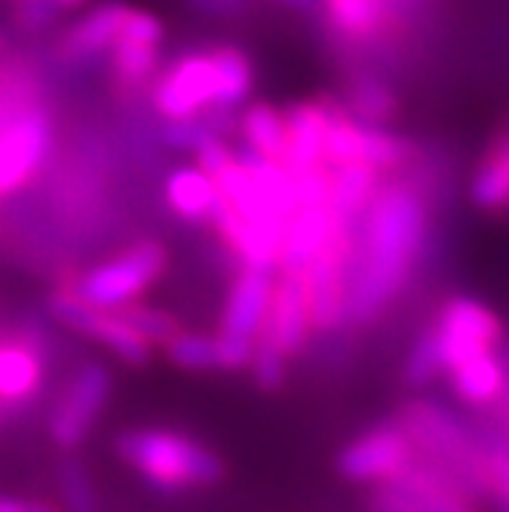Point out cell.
Masks as SVG:
<instances>
[{
	"label": "cell",
	"mask_w": 509,
	"mask_h": 512,
	"mask_svg": "<svg viewBox=\"0 0 509 512\" xmlns=\"http://www.w3.org/2000/svg\"><path fill=\"white\" fill-rule=\"evenodd\" d=\"M430 249V203L411 181L390 178L356 218L347 279V325L368 329L402 298Z\"/></svg>",
	"instance_id": "cell-1"
},
{
	"label": "cell",
	"mask_w": 509,
	"mask_h": 512,
	"mask_svg": "<svg viewBox=\"0 0 509 512\" xmlns=\"http://www.w3.org/2000/svg\"><path fill=\"white\" fill-rule=\"evenodd\" d=\"M56 142L37 71L25 59H0V200L37 178Z\"/></svg>",
	"instance_id": "cell-2"
},
{
	"label": "cell",
	"mask_w": 509,
	"mask_h": 512,
	"mask_svg": "<svg viewBox=\"0 0 509 512\" xmlns=\"http://www.w3.org/2000/svg\"><path fill=\"white\" fill-rule=\"evenodd\" d=\"M399 424L414 442V454L436 467L470 503L476 497H491L488 463L497 442L494 433H485L433 399H408L399 411Z\"/></svg>",
	"instance_id": "cell-3"
},
{
	"label": "cell",
	"mask_w": 509,
	"mask_h": 512,
	"mask_svg": "<svg viewBox=\"0 0 509 512\" xmlns=\"http://www.w3.org/2000/svg\"><path fill=\"white\" fill-rule=\"evenodd\" d=\"M117 457L166 494L188 488H212L227 476L224 460L197 439L172 430H126L114 442Z\"/></svg>",
	"instance_id": "cell-4"
},
{
	"label": "cell",
	"mask_w": 509,
	"mask_h": 512,
	"mask_svg": "<svg viewBox=\"0 0 509 512\" xmlns=\"http://www.w3.org/2000/svg\"><path fill=\"white\" fill-rule=\"evenodd\" d=\"M273 289H276V270L243 264L240 273L234 276V283L227 289L224 310H221L218 335H215L221 371H230V375L249 371L258 338L267 322Z\"/></svg>",
	"instance_id": "cell-5"
},
{
	"label": "cell",
	"mask_w": 509,
	"mask_h": 512,
	"mask_svg": "<svg viewBox=\"0 0 509 512\" xmlns=\"http://www.w3.org/2000/svg\"><path fill=\"white\" fill-rule=\"evenodd\" d=\"M166 270V246L157 240H138L123 252L89 267L77 279L74 289L102 310H123L142 298Z\"/></svg>",
	"instance_id": "cell-6"
},
{
	"label": "cell",
	"mask_w": 509,
	"mask_h": 512,
	"mask_svg": "<svg viewBox=\"0 0 509 512\" xmlns=\"http://www.w3.org/2000/svg\"><path fill=\"white\" fill-rule=\"evenodd\" d=\"M46 310H50L53 322H59L62 329L89 338L102 344L108 353H114L123 365L132 368H145L154 359V344L148 338L138 335L132 325L117 313V310H102L96 304H89L74 283H65L62 289H56L46 301Z\"/></svg>",
	"instance_id": "cell-7"
},
{
	"label": "cell",
	"mask_w": 509,
	"mask_h": 512,
	"mask_svg": "<svg viewBox=\"0 0 509 512\" xmlns=\"http://www.w3.org/2000/svg\"><path fill=\"white\" fill-rule=\"evenodd\" d=\"M148 99L160 120H197L215 111L221 99V74L212 46L163 65L148 89Z\"/></svg>",
	"instance_id": "cell-8"
},
{
	"label": "cell",
	"mask_w": 509,
	"mask_h": 512,
	"mask_svg": "<svg viewBox=\"0 0 509 512\" xmlns=\"http://www.w3.org/2000/svg\"><path fill=\"white\" fill-rule=\"evenodd\" d=\"M163 40L166 25L160 16L142 7H129L120 37L108 53L111 86L117 96L132 99L138 92H148L157 74L163 71Z\"/></svg>",
	"instance_id": "cell-9"
},
{
	"label": "cell",
	"mask_w": 509,
	"mask_h": 512,
	"mask_svg": "<svg viewBox=\"0 0 509 512\" xmlns=\"http://www.w3.org/2000/svg\"><path fill=\"white\" fill-rule=\"evenodd\" d=\"M114 393V378L105 362H83L71 371L53 411H50V439L65 454L77 451L89 433L96 430Z\"/></svg>",
	"instance_id": "cell-10"
},
{
	"label": "cell",
	"mask_w": 509,
	"mask_h": 512,
	"mask_svg": "<svg viewBox=\"0 0 509 512\" xmlns=\"http://www.w3.org/2000/svg\"><path fill=\"white\" fill-rule=\"evenodd\" d=\"M427 332L439 350L445 375L460 362H467L479 353H491L503 341V322L500 316L485 307L476 298L454 295L448 298L439 310L433 325H427Z\"/></svg>",
	"instance_id": "cell-11"
},
{
	"label": "cell",
	"mask_w": 509,
	"mask_h": 512,
	"mask_svg": "<svg viewBox=\"0 0 509 512\" xmlns=\"http://www.w3.org/2000/svg\"><path fill=\"white\" fill-rule=\"evenodd\" d=\"M411 460L414 442L396 417V421L378 424L347 442L335 457V470L353 485H381L396 479Z\"/></svg>",
	"instance_id": "cell-12"
},
{
	"label": "cell",
	"mask_w": 509,
	"mask_h": 512,
	"mask_svg": "<svg viewBox=\"0 0 509 512\" xmlns=\"http://www.w3.org/2000/svg\"><path fill=\"white\" fill-rule=\"evenodd\" d=\"M313 335H316V329H313L307 276L292 273V270H276L273 301H270L267 322H264V332L258 341L295 359L298 353H304V347L310 344Z\"/></svg>",
	"instance_id": "cell-13"
},
{
	"label": "cell",
	"mask_w": 509,
	"mask_h": 512,
	"mask_svg": "<svg viewBox=\"0 0 509 512\" xmlns=\"http://www.w3.org/2000/svg\"><path fill=\"white\" fill-rule=\"evenodd\" d=\"M129 4L123 0H102V4L80 13L71 25H65L56 37V59L62 65H89L96 59H108L114 40L120 37Z\"/></svg>",
	"instance_id": "cell-14"
},
{
	"label": "cell",
	"mask_w": 509,
	"mask_h": 512,
	"mask_svg": "<svg viewBox=\"0 0 509 512\" xmlns=\"http://www.w3.org/2000/svg\"><path fill=\"white\" fill-rule=\"evenodd\" d=\"M46 353L37 332H16L0 341V408H22L40 396Z\"/></svg>",
	"instance_id": "cell-15"
},
{
	"label": "cell",
	"mask_w": 509,
	"mask_h": 512,
	"mask_svg": "<svg viewBox=\"0 0 509 512\" xmlns=\"http://www.w3.org/2000/svg\"><path fill=\"white\" fill-rule=\"evenodd\" d=\"M338 102L329 99H316V102H298L286 108L289 120V157L286 169L295 178H304L316 169H326V138L329 126L335 117Z\"/></svg>",
	"instance_id": "cell-16"
},
{
	"label": "cell",
	"mask_w": 509,
	"mask_h": 512,
	"mask_svg": "<svg viewBox=\"0 0 509 512\" xmlns=\"http://www.w3.org/2000/svg\"><path fill=\"white\" fill-rule=\"evenodd\" d=\"M341 221H350V218L338 215L329 203L298 206V212L289 218V227H286L280 270L301 273L322 249L329 246V240L335 237V230L341 227Z\"/></svg>",
	"instance_id": "cell-17"
},
{
	"label": "cell",
	"mask_w": 509,
	"mask_h": 512,
	"mask_svg": "<svg viewBox=\"0 0 509 512\" xmlns=\"http://www.w3.org/2000/svg\"><path fill=\"white\" fill-rule=\"evenodd\" d=\"M470 203L485 215H509V129L482 151L470 178Z\"/></svg>",
	"instance_id": "cell-18"
},
{
	"label": "cell",
	"mask_w": 509,
	"mask_h": 512,
	"mask_svg": "<svg viewBox=\"0 0 509 512\" xmlns=\"http://www.w3.org/2000/svg\"><path fill=\"white\" fill-rule=\"evenodd\" d=\"M445 378L454 396L464 405L491 408L509 387V365L503 362L497 350H491V353H479L467 362H460Z\"/></svg>",
	"instance_id": "cell-19"
},
{
	"label": "cell",
	"mask_w": 509,
	"mask_h": 512,
	"mask_svg": "<svg viewBox=\"0 0 509 512\" xmlns=\"http://www.w3.org/2000/svg\"><path fill=\"white\" fill-rule=\"evenodd\" d=\"M163 197H166V206L178 218L203 224L212 218V209H215L221 191H218V181L194 160V163L175 166L169 172V178L163 184Z\"/></svg>",
	"instance_id": "cell-20"
},
{
	"label": "cell",
	"mask_w": 509,
	"mask_h": 512,
	"mask_svg": "<svg viewBox=\"0 0 509 512\" xmlns=\"http://www.w3.org/2000/svg\"><path fill=\"white\" fill-rule=\"evenodd\" d=\"M243 145L273 163H283L289 157V120H286V108H276L270 102H249L240 111V123H237Z\"/></svg>",
	"instance_id": "cell-21"
},
{
	"label": "cell",
	"mask_w": 509,
	"mask_h": 512,
	"mask_svg": "<svg viewBox=\"0 0 509 512\" xmlns=\"http://www.w3.org/2000/svg\"><path fill=\"white\" fill-rule=\"evenodd\" d=\"M390 482L402 494H408L424 512H470V500L418 454H414V460Z\"/></svg>",
	"instance_id": "cell-22"
},
{
	"label": "cell",
	"mask_w": 509,
	"mask_h": 512,
	"mask_svg": "<svg viewBox=\"0 0 509 512\" xmlns=\"http://www.w3.org/2000/svg\"><path fill=\"white\" fill-rule=\"evenodd\" d=\"M332 169V197L329 206L356 221L365 206L375 200V194L381 191L384 184V172H378L375 166H365V163H347V166H329Z\"/></svg>",
	"instance_id": "cell-23"
},
{
	"label": "cell",
	"mask_w": 509,
	"mask_h": 512,
	"mask_svg": "<svg viewBox=\"0 0 509 512\" xmlns=\"http://www.w3.org/2000/svg\"><path fill=\"white\" fill-rule=\"evenodd\" d=\"M218 74H221V99L215 111H243L252 102L255 89V65L243 46L234 43H218L212 46Z\"/></svg>",
	"instance_id": "cell-24"
},
{
	"label": "cell",
	"mask_w": 509,
	"mask_h": 512,
	"mask_svg": "<svg viewBox=\"0 0 509 512\" xmlns=\"http://www.w3.org/2000/svg\"><path fill=\"white\" fill-rule=\"evenodd\" d=\"M344 108L368 126H387L399 114V99L387 80L362 71V74H353L347 83Z\"/></svg>",
	"instance_id": "cell-25"
},
{
	"label": "cell",
	"mask_w": 509,
	"mask_h": 512,
	"mask_svg": "<svg viewBox=\"0 0 509 512\" xmlns=\"http://www.w3.org/2000/svg\"><path fill=\"white\" fill-rule=\"evenodd\" d=\"M166 359L181 368V371H221V356H218V338L206 332H188L181 329L166 347Z\"/></svg>",
	"instance_id": "cell-26"
},
{
	"label": "cell",
	"mask_w": 509,
	"mask_h": 512,
	"mask_svg": "<svg viewBox=\"0 0 509 512\" xmlns=\"http://www.w3.org/2000/svg\"><path fill=\"white\" fill-rule=\"evenodd\" d=\"M59 491L68 512H99L96 485L86 473V463L74 451L59 463Z\"/></svg>",
	"instance_id": "cell-27"
},
{
	"label": "cell",
	"mask_w": 509,
	"mask_h": 512,
	"mask_svg": "<svg viewBox=\"0 0 509 512\" xmlns=\"http://www.w3.org/2000/svg\"><path fill=\"white\" fill-rule=\"evenodd\" d=\"M132 329L142 335V338H148L154 347H166L178 332H181V322H178V316L175 313H169V310H160V307H148V304H129V307H123V310H117Z\"/></svg>",
	"instance_id": "cell-28"
},
{
	"label": "cell",
	"mask_w": 509,
	"mask_h": 512,
	"mask_svg": "<svg viewBox=\"0 0 509 512\" xmlns=\"http://www.w3.org/2000/svg\"><path fill=\"white\" fill-rule=\"evenodd\" d=\"M249 375H252V384L264 393H276L283 384H286V375H289V356L280 353L276 347L258 341L255 347V359L249 365Z\"/></svg>",
	"instance_id": "cell-29"
},
{
	"label": "cell",
	"mask_w": 509,
	"mask_h": 512,
	"mask_svg": "<svg viewBox=\"0 0 509 512\" xmlns=\"http://www.w3.org/2000/svg\"><path fill=\"white\" fill-rule=\"evenodd\" d=\"M365 509L368 512H424L408 494H402L393 482L375 485L372 494H368V500H365Z\"/></svg>",
	"instance_id": "cell-30"
},
{
	"label": "cell",
	"mask_w": 509,
	"mask_h": 512,
	"mask_svg": "<svg viewBox=\"0 0 509 512\" xmlns=\"http://www.w3.org/2000/svg\"><path fill=\"white\" fill-rule=\"evenodd\" d=\"M0 512H59L46 500H25V497H4L0 494Z\"/></svg>",
	"instance_id": "cell-31"
},
{
	"label": "cell",
	"mask_w": 509,
	"mask_h": 512,
	"mask_svg": "<svg viewBox=\"0 0 509 512\" xmlns=\"http://www.w3.org/2000/svg\"><path fill=\"white\" fill-rule=\"evenodd\" d=\"M276 4H283L295 13H313L316 7H322V0H276Z\"/></svg>",
	"instance_id": "cell-32"
},
{
	"label": "cell",
	"mask_w": 509,
	"mask_h": 512,
	"mask_svg": "<svg viewBox=\"0 0 509 512\" xmlns=\"http://www.w3.org/2000/svg\"><path fill=\"white\" fill-rule=\"evenodd\" d=\"M53 4H56L59 10H74V7H83L86 0H53Z\"/></svg>",
	"instance_id": "cell-33"
},
{
	"label": "cell",
	"mask_w": 509,
	"mask_h": 512,
	"mask_svg": "<svg viewBox=\"0 0 509 512\" xmlns=\"http://www.w3.org/2000/svg\"><path fill=\"white\" fill-rule=\"evenodd\" d=\"M4 50H7V40H4V31H0V59H4Z\"/></svg>",
	"instance_id": "cell-34"
},
{
	"label": "cell",
	"mask_w": 509,
	"mask_h": 512,
	"mask_svg": "<svg viewBox=\"0 0 509 512\" xmlns=\"http://www.w3.org/2000/svg\"><path fill=\"white\" fill-rule=\"evenodd\" d=\"M500 506H503V512H509V494H503V497H500Z\"/></svg>",
	"instance_id": "cell-35"
},
{
	"label": "cell",
	"mask_w": 509,
	"mask_h": 512,
	"mask_svg": "<svg viewBox=\"0 0 509 512\" xmlns=\"http://www.w3.org/2000/svg\"><path fill=\"white\" fill-rule=\"evenodd\" d=\"M215 4H234V0H215Z\"/></svg>",
	"instance_id": "cell-36"
},
{
	"label": "cell",
	"mask_w": 509,
	"mask_h": 512,
	"mask_svg": "<svg viewBox=\"0 0 509 512\" xmlns=\"http://www.w3.org/2000/svg\"><path fill=\"white\" fill-rule=\"evenodd\" d=\"M50 4H53V0H50Z\"/></svg>",
	"instance_id": "cell-37"
}]
</instances>
